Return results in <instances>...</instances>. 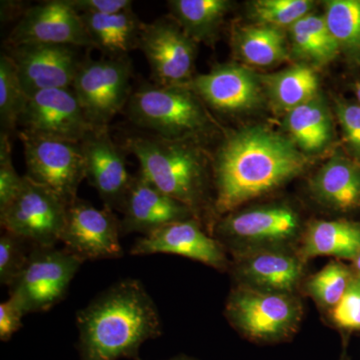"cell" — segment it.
<instances>
[{"instance_id": "obj_14", "label": "cell", "mask_w": 360, "mask_h": 360, "mask_svg": "<svg viewBox=\"0 0 360 360\" xmlns=\"http://www.w3.org/2000/svg\"><path fill=\"white\" fill-rule=\"evenodd\" d=\"M78 47L22 44L6 46L28 97L41 90L70 89L82 63Z\"/></svg>"}, {"instance_id": "obj_15", "label": "cell", "mask_w": 360, "mask_h": 360, "mask_svg": "<svg viewBox=\"0 0 360 360\" xmlns=\"http://www.w3.org/2000/svg\"><path fill=\"white\" fill-rule=\"evenodd\" d=\"M18 127L77 143L94 130L72 87L41 90L28 97Z\"/></svg>"}, {"instance_id": "obj_32", "label": "cell", "mask_w": 360, "mask_h": 360, "mask_svg": "<svg viewBox=\"0 0 360 360\" xmlns=\"http://www.w3.org/2000/svg\"><path fill=\"white\" fill-rule=\"evenodd\" d=\"M311 7L309 0H259L253 2L252 13L258 25L290 27L307 15Z\"/></svg>"}, {"instance_id": "obj_24", "label": "cell", "mask_w": 360, "mask_h": 360, "mask_svg": "<svg viewBox=\"0 0 360 360\" xmlns=\"http://www.w3.org/2000/svg\"><path fill=\"white\" fill-rule=\"evenodd\" d=\"M285 124L293 143L305 153L321 150L333 135L330 115L317 96L288 112Z\"/></svg>"}, {"instance_id": "obj_23", "label": "cell", "mask_w": 360, "mask_h": 360, "mask_svg": "<svg viewBox=\"0 0 360 360\" xmlns=\"http://www.w3.org/2000/svg\"><path fill=\"white\" fill-rule=\"evenodd\" d=\"M317 200L335 210H354L360 206V165L336 156L319 169L311 181Z\"/></svg>"}, {"instance_id": "obj_6", "label": "cell", "mask_w": 360, "mask_h": 360, "mask_svg": "<svg viewBox=\"0 0 360 360\" xmlns=\"http://www.w3.org/2000/svg\"><path fill=\"white\" fill-rule=\"evenodd\" d=\"M131 77L129 56L82 59L72 89L94 129H108L127 108L132 94Z\"/></svg>"}, {"instance_id": "obj_16", "label": "cell", "mask_w": 360, "mask_h": 360, "mask_svg": "<svg viewBox=\"0 0 360 360\" xmlns=\"http://www.w3.org/2000/svg\"><path fill=\"white\" fill-rule=\"evenodd\" d=\"M179 255L224 270L227 267L224 248L203 229L196 219L182 220L137 239L130 250L132 255Z\"/></svg>"}, {"instance_id": "obj_36", "label": "cell", "mask_w": 360, "mask_h": 360, "mask_svg": "<svg viewBox=\"0 0 360 360\" xmlns=\"http://www.w3.org/2000/svg\"><path fill=\"white\" fill-rule=\"evenodd\" d=\"M335 112L350 151L360 158V103L336 101Z\"/></svg>"}, {"instance_id": "obj_30", "label": "cell", "mask_w": 360, "mask_h": 360, "mask_svg": "<svg viewBox=\"0 0 360 360\" xmlns=\"http://www.w3.org/2000/svg\"><path fill=\"white\" fill-rule=\"evenodd\" d=\"M28 96L18 77V70L6 52L0 56V123L1 132L16 131Z\"/></svg>"}, {"instance_id": "obj_22", "label": "cell", "mask_w": 360, "mask_h": 360, "mask_svg": "<svg viewBox=\"0 0 360 360\" xmlns=\"http://www.w3.org/2000/svg\"><path fill=\"white\" fill-rule=\"evenodd\" d=\"M360 253V224L347 220H317L303 234V262L317 257L354 260Z\"/></svg>"}, {"instance_id": "obj_41", "label": "cell", "mask_w": 360, "mask_h": 360, "mask_svg": "<svg viewBox=\"0 0 360 360\" xmlns=\"http://www.w3.org/2000/svg\"><path fill=\"white\" fill-rule=\"evenodd\" d=\"M354 92L355 96L357 97V101H359V103H360V82L355 84Z\"/></svg>"}, {"instance_id": "obj_20", "label": "cell", "mask_w": 360, "mask_h": 360, "mask_svg": "<svg viewBox=\"0 0 360 360\" xmlns=\"http://www.w3.org/2000/svg\"><path fill=\"white\" fill-rule=\"evenodd\" d=\"M203 103L224 113L240 112L260 103L259 79L238 65H222L187 84Z\"/></svg>"}, {"instance_id": "obj_19", "label": "cell", "mask_w": 360, "mask_h": 360, "mask_svg": "<svg viewBox=\"0 0 360 360\" xmlns=\"http://www.w3.org/2000/svg\"><path fill=\"white\" fill-rule=\"evenodd\" d=\"M238 285L267 292L293 295L303 274V259L288 248H264L238 255Z\"/></svg>"}, {"instance_id": "obj_26", "label": "cell", "mask_w": 360, "mask_h": 360, "mask_svg": "<svg viewBox=\"0 0 360 360\" xmlns=\"http://www.w3.org/2000/svg\"><path fill=\"white\" fill-rule=\"evenodd\" d=\"M226 0H170L168 7L177 23L191 39L208 40L229 11Z\"/></svg>"}, {"instance_id": "obj_27", "label": "cell", "mask_w": 360, "mask_h": 360, "mask_svg": "<svg viewBox=\"0 0 360 360\" xmlns=\"http://www.w3.org/2000/svg\"><path fill=\"white\" fill-rule=\"evenodd\" d=\"M234 44L238 56L251 65H274L288 58L283 33L274 26L241 27L234 37Z\"/></svg>"}, {"instance_id": "obj_13", "label": "cell", "mask_w": 360, "mask_h": 360, "mask_svg": "<svg viewBox=\"0 0 360 360\" xmlns=\"http://www.w3.org/2000/svg\"><path fill=\"white\" fill-rule=\"evenodd\" d=\"M22 44L94 49L82 16L68 0H49L25 9L6 40V46Z\"/></svg>"}, {"instance_id": "obj_18", "label": "cell", "mask_w": 360, "mask_h": 360, "mask_svg": "<svg viewBox=\"0 0 360 360\" xmlns=\"http://www.w3.org/2000/svg\"><path fill=\"white\" fill-rule=\"evenodd\" d=\"M120 212L122 236L158 231L174 222L194 219L193 212L179 201L163 193L139 172L134 175L131 186Z\"/></svg>"}, {"instance_id": "obj_29", "label": "cell", "mask_w": 360, "mask_h": 360, "mask_svg": "<svg viewBox=\"0 0 360 360\" xmlns=\"http://www.w3.org/2000/svg\"><path fill=\"white\" fill-rule=\"evenodd\" d=\"M324 18L340 51L360 63V0L328 1Z\"/></svg>"}, {"instance_id": "obj_28", "label": "cell", "mask_w": 360, "mask_h": 360, "mask_svg": "<svg viewBox=\"0 0 360 360\" xmlns=\"http://www.w3.org/2000/svg\"><path fill=\"white\" fill-rule=\"evenodd\" d=\"M290 37L295 53L315 65L328 63L340 51L324 16L307 14L290 26Z\"/></svg>"}, {"instance_id": "obj_7", "label": "cell", "mask_w": 360, "mask_h": 360, "mask_svg": "<svg viewBox=\"0 0 360 360\" xmlns=\"http://www.w3.org/2000/svg\"><path fill=\"white\" fill-rule=\"evenodd\" d=\"M82 264L65 248H33L25 269L9 286V297L25 315L49 311L65 300Z\"/></svg>"}, {"instance_id": "obj_25", "label": "cell", "mask_w": 360, "mask_h": 360, "mask_svg": "<svg viewBox=\"0 0 360 360\" xmlns=\"http://www.w3.org/2000/svg\"><path fill=\"white\" fill-rule=\"evenodd\" d=\"M272 103L278 110L290 112L317 96L319 77L309 66L296 65L288 70L259 78Z\"/></svg>"}, {"instance_id": "obj_34", "label": "cell", "mask_w": 360, "mask_h": 360, "mask_svg": "<svg viewBox=\"0 0 360 360\" xmlns=\"http://www.w3.org/2000/svg\"><path fill=\"white\" fill-rule=\"evenodd\" d=\"M23 176L15 170L13 161L11 134H0V212L6 210L20 193Z\"/></svg>"}, {"instance_id": "obj_33", "label": "cell", "mask_w": 360, "mask_h": 360, "mask_svg": "<svg viewBox=\"0 0 360 360\" xmlns=\"http://www.w3.org/2000/svg\"><path fill=\"white\" fill-rule=\"evenodd\" d=\"M34 246L25 239L4 231L0 238V283L11 286L27 264Z\"/></svg>"}, {"instance_id": "obj_17", "label": "cell", "mask_w": 360, "mask_h": 360, "mask_svg": "<svg viewBox=\"0 0 360 360\" xmlns=\"http://www.w3.org/2000/svg\"><path fill=\"white\" fill-rule=\"evenodd\" d=\"M80 144L86 179L96 189L103 206L120 212L134 179L127 169L123 149L111 139L108 127L91 130Z\"/></svg>"}, {"instance_id": "obj_21", "label": "cell", "mask_w": 360, "mask_h": 360, "mask_svg": "<svg viewBox=\"0 0 360 360\" xmlns=\"http://www.w3.org/2000/svg\"><path fill=\"white\" fill-rule=\"evenodd\" d=\"M94 49L110 58H123L139 49L143 22L132 9L115 14H80Z\"/></svg>"}, {"instance_id": "obj_9", "label": "cell", "mask_w": 360, "mask_h": 360, "mask_svg": "<svg viewBox=\"0 0 360 360\" xmlns=\"http://www.w3.org/2000/svg\"><path fill=\"white\" fill-rule=\"evenodd\" d=\"M68 205L60 196L23 175L13 202L0 212L2 229L34 248H56L65 229Z\"/></svg>"}, {"instance_id": "obj_4", "label": "cell", "mask_w": 360, "mask_h": 360, "mask_svg": "<svg viewBox=\"0 0 360 360\" xmlns=\"http://www.w3.org/2000/svg\"><path fill=\"white\" fill-rule=\"evenodd\" d=\"M202 103L187 85L143 84L132 92L127 112L135 127L150 134L198 144L214 127Z\"/></svg>"}, {"instance_id": "obj_39", "label": "cell", "mask_w": 360, "mask_h": 360, "mask_svg": "<svg viewBox=\"0 0 360 360\" xmlns=\"http://www.w3.org/2000/svg\"><path fill=\"white\" fill-rule=\"evenodd\" d=\"M354 274L360 277V253L359 257L354 260Z\"/></svg>"}, {"instance_id": "obj_37", "label": "cell", "mask_w": 360, "mask_h": 360, "mask_svg": "<svg viewBox=\"0 0 360 360\" xmlns=\"http://www.w3.org/2000/svg\"><path fill=\"white\" fill-rule=\"evenodd\" d=\"M79 14H115L132 9L130 0H68Z\"/></svg>"}, {"instance_id": "obj_35", "label": "cell", "mask_w": 360, "mask_h": 360, "mask_svg": "<svg viewBox=\"0 0 360 360\" xmlns=\"http://www.w3.org/2000/svg\"><path fill=\"white\" fill-rule=\"evenodd\" d=\"M328 319L341 330H360V277L356 274L340 302L328 310Z\"/></svg>"}, {"instance_id": "obj_12", "label": "cell", "mask_w": 360, "mask_h": 360, "mask_svg": "<svg viewBox=\"0 0 360 360\" xmlns=\"http://www.w3.org/2000/svg\"><path fill=\"white\" fill-rule=\"evenodd\" d=\"M120 236V220L110 208L99 210L79 198L68 206L60 241L82 262L122 257Z\"/></svg>"}, {"instance_id": "obj_11", "label": "cell", "mask_w": 360, "mask_h": 360, "mask_svg": "<svg viewBox=\"0 0 360 360\" xmlns=\"http://www.w3.org/2000/svg\"><path fill=\"white\" fill-rule=\"evenodd\" d=\"M139 49L150 66L153 84L182 86L193 80L195 41L186 34L174 18L143 22Z\"/></svg>"}, {"instance_id": "obj_31", "label": "cell", "mask_w": 360, "mask_h": 360, "mask_svg": "<svg viewBox=\"0 0 360 360\" xmlns=\"http://www.w3.org/2000/svg\"><path fill=\"white\" fill-rule=\"evenodd\" d=\"M354 272L341 262H333L309 277L305 291L322 309L329 310L340 302L347 292Z\"/></svg>"}, {"instance_id": "obj_42", "label": "cell", "mask_w": 360, "mask_h": 360, "mask_svg": "<svg viewBox=\"0 0 360 360\" xmlns=\"http://www.w3.org/2000/svg\"><path fill=\"white\" fill-rule=\"evenodd\" d=\"M348 355L347 352V347L343 348L342 352H341V355L340 357V360H348Z\"/></svg>"}, {"instance_id": "obj_5", "label": "cell", "mask_w": 360, "mask_h": 360, "mask_svg": "<svg viewBox=\"0 0 360 360\" xmlns=\"http://www.w3.org/2000/svg\"><path fill=\"white\" fill-rule=\"evenodd\" d=\"M225 314L248 340L269 345L292 338L302 321V304L295 295L238 285L229 296Z\"/></svg>"}, {"instance_id": "obj_38", "label": "cell", "mask_w": 360, "mask_h": 360, "mask_svg": "<svg viewBox=\"0 0 360 360\" xmlns=\"http://www.w3.org/2000/svg\"><path fill=\"white\" fill-rule=\"evenodd\" d=\"M25 312L13 298L0 304V340L8 341L16 331L22 328V319Z\"/></svg>"}, {"instance_id": "obj_10", "label": "cell", "mask_w": 360, "mask_h": 360, "mask_svg": "<svg viewBox=\"0 0 360 360\" xmlns=\"http://www.w3.org/2000/svg\"><path fill=\"white\" fill-rule=\"evenodd\" d=\"M302 224L290 206L274 205L234 212L215 227L217 240L236 255L264 248H288L297 238Z\"/></svg>"}, {"instance_id": "obj_1", "label": "cell", "mask_w": 360, "mask_h": 360, "mask_svg": "<svg viewBox=\"0 0 360 360\" xmlns=\"http://www.w3.org/2000/svg\"><path fill=\"white\" fill-rule=\"evenodd\" d=\"M307 163L292 141L271 130L251 127L231 135L213 161L215 212H234L278 188L302 174Z\"/></svg>"}, {"instance_id": "obj_3", "label": "cell", "mask_w": 360, "mask_h": 360, "mask_svg": "<svg viewBox=\"0 0 360 360\" xmlns=\"http://www.w3.org/2000/svg\"><path fill=\"white\" fill-rule=\"evenodd\" d=\"M122 149L139 160V172L146 179L186 205L200 222L210 202V177L207 161L198 143L131 134L125 137Z\"/></svg>"}, {"instance_id": "obj_2", "label": "cell", "mask_w": 360, "mask_h": 360, "mask_svg": "<svg viewBox=\"0 0 360 360\" xmlns=\"http://www.w3.org/2000/svg\"><path fill=\"white\" fill-rule=\"evenodd\" d=\"M79 360L139 359L146 341L162 333L158 307L139 279L113 284L77 312Z\"/></svg>"}, {"instance_id": "obj_8", "label": "cell", "mask_w": 360, "mask_h": 360, "mask_svg": "<svg viewBox=\"0 0 360 360\" xmlns=\"http://www.w3.org/2000/svg\"><path fill=\"white\" fill-rule=\"evenodd\" d=\"M26 176L60 196L68 206L77 200L78 187L86 179L82 144L20 129Z\"/></svg>"}, {"instance_id": "obj_40", "label": "cell", "mask_w": 360, "mask_h": 360, "mask_svg": "<svg viewBox=\"0 0 360 360\" xmlns=\"http://www.w3.org/2000/svg\"><path fill=\"white\" fill-rule=\"evenodd\" d=\"M134 360H142V359H139H139H136ZM168 360H198V359H193V357H189V356H186V355L181 354V355H177V356L172 357V359H170Z\"/></svg>"}]
</instances>
